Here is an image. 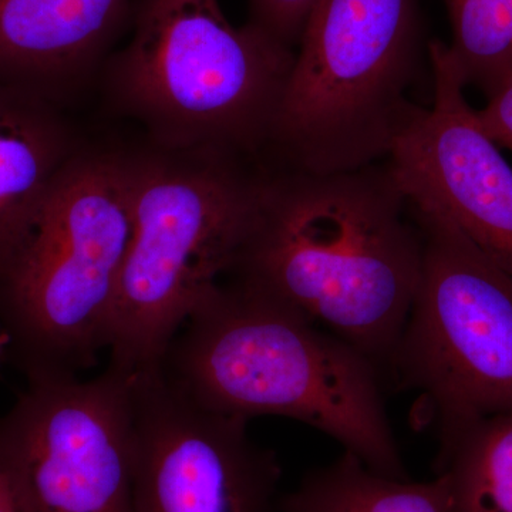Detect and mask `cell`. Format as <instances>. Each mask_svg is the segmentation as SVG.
I'll return each mask as SVG.
<instances>
[{"label":"cell","instance_id":"cell-10","mask_svg":"<svg viewBox=\"0 0 512 512\" xmlns=\"http://www.w3.org/2000/svg\"><path fill=\"white\" fill-rule=\"evenodd\" d=\"M433 99L397 138L387 161L413 204L446 215L512 276V167L488 137L447 45L429 46Z\"/></svg>","mask_w":512,"mask_h":512},{"label":"cell","instance_id":"cell-8","mask_svg":"<svg viewBox=\"0 0 512 512\" xmlns=\"http://www.w3.org/2000/svg\"><path fill=\"white\" fill-rule=\"evenodd\" d=\"M133 373H35L0 417V471L18 512H133Z\"/></svg>","mask_w":512,"mask_h":512},{"label":"cell","instance_id":"cell-18","mask_svg":"<svg viewBox=\"0 0 512 512\" xmlns=\"http://www.w3.org/2000/svg\"><path fill=\"white\" fill-rule=\"evenodd\" d=\"M0 512H18L2 471H0Z\"/></svg>","mask_w":512,"mask_h":512},{"label":"cell","instance_id":"cell-17","mask_svg":"<svg viewBox=\"0 0 512 512\" xmlns=\"http://www.w3.org/2000/svg\"><path fill=\"white\" fill-rule=\"evenodd\" d=\"M477 119L498 147L512 151V76L477 110Z\"/></svg>","mask_w":512,"mask_h":512},{"label":"cell","instance_id":"cell-7","mask_svg":"<svg viewBox=\"0 0 512 512\" xmlns=\"http://www.w3.org/2000/svg\"><path fill=\"white\" fill-rule=\"evenodd\" d=\"M412 208L423 264L390 372L420 393L440 431L512 414V276L446 215Z\"/></svg>","mask_w":512,"mask_h":512},{"label":"cell","instance_id":"cell-6","mask_svg":"<svg viewBox=\"0 0 512 512\" xmlns=\"http://www.w3.org/2000/svg\"><path fill=\"white\" fill-rule=\"evenodd\" d=\"M417 0H318L301 40L268 150L278 167L356 170L389 157L417 116Z\"/></svg>","mask_w":512,"mask_h":512},{"label":"cell","instance_id":"cell-9","mask_svg":"<svg viewBox=\"0 0 512 512\" xmlns=\"http://www.w3.org/2000/svg\"><path fill=\"white\" fill-rule=\"evenodd\" d=\"M133 512H275L281 467L248 421L195 403L161 367L133 380Z\"/></svg>","mask_w":512,"mask_h":512},{"label":"cell","instance_id":"cell-19","mask_svg":"<svg viewBox=\"0 0 512 512\" xmlns=\"http://www.w3.org/2000/svg\"><path fill=\"white\" fill-rule=\"evenodd\" d=\"M9 345L10 340L8 333H6V330L0 325V366H2V363L9 357Z\"/></svg>","mask_w":512,"mask_h":512},{"label":"cell","instance_id":"cell-12","mask_svg":"<svg viewBox=\"0 0 512 512\" xmlns=\"http://www.w3.org/2000/svg\"><path fill=\"white\" fill-rule=\"evenodd\" d=\"M79 148L55 101L0 82V278L28 244L50 188Z\"/></svg>","mask_w":512,"mask_h":512},{"label":"cell","instance_id":"cell-2","mask_svg":"<svg viewBox=\"0 0 512 512\" xmlns=\"http://www.w3.org/2000/svg\"><path fill=\"white\" fill-rule=\"evenodd\" d=\"M181 329L160 367L195 403L245 421H302L376 473L406 478L382 372L345 340L235 279L215 286Z\"/></svg>","mask_w":512,"mask_h":512},{"label":"cell","instance_id":"cell-13","mask_svg":"<svg viewBox=\"0 0 512 512\" xmlns=\"http://www.w3.org/2000/svg\"><path fill=\"white\" fill-rule=\"evenodd\" d=\"M436 471L454 512H512V414L440 431Z\"/></svg>","mask_w":512,"mask_h":512},{"label":"cell","instance_id":"cell-11","mask_svg":"<svg viewBox=\"0 0 512 512\" xmlns=\"http://www.w3.org/2000/svg\"><path fill=\"white\" fill-rule=\"evenodd\" d=\"M136 0H0V82L55 101L96 72Z\"/></svg>","mask_w":512,"mask_h":512},{"label":"cell","instance_id":"cell-15","mask_svg":"<svg viewBox=\"0 0 512 512\" xmlns=\"http://www.w3.org/2000/svg\"><path fill=\"white\" fill-rule=\"evenodd\" d=\"M448 56L464 86L490 99L512 76V0H444Z\"/></svg>","mask_w":512,"mask_h":512},{"label":"cell","instance_id":"cell-14","mask_svg":"<svg viewBox=\"0 0 512 512\" xmlns=\"http://www.w3.org/2000/svg\"><path fill=\"white\" fill-rule=\"evenodd\" d=\"M281 512H454L443 478L410 483L376 473L345 451L309 474L279 503Z\"/></svg>","mask_w":512,"mask_h":512},{"label":"cell","instance_id":"cell-1","mask_svg":"<svg viewBox=\"0 0 512 512\" xmlns=\"http://www.w3.org/2000/svg\"><path fill=\"white\" fill-rule=\"evenodd\" d=\"M423 264L412 202L389 161L336 173L259 174L231 274L390 370Z\"/></svg>","mask_w":512,"mask_h":512},{"label":"cell","instance_id":"cell-3","mask_svg":"<svg viewBox=\"0 0 512 512\" xmlns=\"http://www.w3.org/2000/svg\"><path fill=\"white\" fill-rule=\"evenodd\" d=\"M130 241L121 269L110 365L161 366L198 303L231 274L254 222L259 170L207 150L124 153Z\"/></svg>","mask_w":512,"mask_h":512},{"label":"cell","instance_id":"cell-4","mask_svg":"<svg viewBox=\"0 0 512 512\" xmlns=\"http://www.w3.org/2000/svg\"><path fill=\"white\" fill-rule=\"evenodd\" d=\"M126 47L106 62L114 106L150 146L252 161L268 150L295 52L218 0H136Z\"/></svg>","mask_w":512,"mask_h":512},{"label":"cell","instance_id":"cell-5","mask_svg":"<svg viewBox=\"0 0 512 512\" xmlns=\"http://www.w3.org/2000/svg\"><path fill=\"white\" fill-rule=\"evenodd\" d=\"M130 232L123 151L80 147L0 278V325L26 376L79 375L109 350Z\"/></svg>","mask_w":512,"mask_h":512},{"label":"cell","instance_id":"cell-16","mask_svg":"<svg viewBox=\"0 0 512 512\" xmlns=\"http://www.w3.org/2000/svg\"><path fill=\"white\" fill-rule=\"evenodd\" d=\"M318 0H249V22L295 52Z\"/></svg>","mask_w":512,"mask_h":512}]
</instances>
